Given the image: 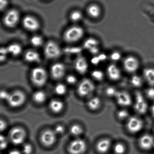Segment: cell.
Returning <instances> with one entry per match:
<instances>
[{
	"label": "cell",
	"instance_id": "cell-37",
	"mask_svg": "<svg viewBox=\"0 0 154 154\" xmlns=\"http://www.w3.org/2000/svg\"><path fill=\"white\" fill-rule=\"evenodd\" d=\"M117 115L119 119H120V120H124V119L128 118L129 113L127 110L122 109L118 112Z\"/></svg>",
	"mask_w": 154,
	"mask_h": 154
},
{
	"label": "cell",
	"instance_id": "cell-7",
	"mask_svg": "<svg viewBox=\"0 0 154 154\" xmlns=\"http://www.w3.org/2000/svg\"><path fill=\"white\" fill-rule=\"evenodd\" d=\"M86 142L80 138L75 139L71 142L68 146V151L70 154H82L87 149Z\"/></svg>",
	"mask_w": 154,
	"mask_h": 154
},
{
	"label": "cell",
	"instance_id": "cell-41",
	"mask_svg": "<svg viewBox=\"0 0 154 154\" xmlns=\"http://www.w3.org/2000/svg\"><path fill=\"white\" fill-rule=\"evenodd\" d=\"M121 58V54L117 51L114 52L110 55V58L114 61H118Z\"/></svg>",
	"mask_w": 154,
	"mask_h": 154
},
{
	"label": "cell",
	"instance_id": "cell-17",
	"mask_svg": "<svg viewBox=\"0 0 154 154\" xmlns=\"http://www.w3.org/2000/svg\"><path fill=\"white\" fill-rule=\"evenodd\" d=\"M116 98L118 104L121 106H129L132 104L131 96L128 93L125 91H118Z\"/></svg>",
	"mask_w": 154,
	"mask_h": 154
},
{
	"label": "cell",
	"instance_id": "cell-46",
	"mask_svg": "<svg viewBox=\"0 0 154 154\" xmlns=\"http://www.w3.org/2000/svg\"><path fill=\"white\" fill-rule=\"evenodd\" d=\"M99 48L98 46H96V47H94L91 48V49H90L88 51L90 53H91L92 55H96L99 53Z\"/></svg>",
	"mask_w": 154,
	"mask_h": 154
},
{
	"label": "cell",
	"instance_id": "cell-11",
	"mask_svg": "<svg viewBox=\"0 0 154 154\" xmlns=\"http://www.w3.org/2000/svg\"><path fill=\"white\" fill-rule=\"evenodd\" d=\"M41 141L44 146L47 147L53 146L57 141V134L54 130H45L42 132L40 137Z\"/></svg>",
	"mask_w": 154,
	"mask_h": 154
},
{
	"label": "cell",
	"instance_id": "cell-10",
	"mask_svg": "<svg viewBox=\"0 0 154 154\" xmlns=\"http://www.w3.org/2000/svg\"><path fill=\"white\" fill-rule=\"evenodd\" d=\"M148 108V104L144 97L140 92H137L134 105L135 111L139 115H144L147 112Z\"/></svg>",
	"mask_w": 154,
	"mask_h": 154
},
{
	"label": "cell",
	"instance_id": "cell-31",
	"mask_svg": "<svg viewBox=\"0 0 154 154\" xmlns=\"http://www.w3.org/2000/svg\"><path fill=\"white\" fill-rule=\"evenodd\" d=\"M67 89L65 85L63 84H57L55 88V93L59 96H63L66 93Z\"/></svg>",
	"mask_w": 154,
	"mask_h": 154
},
{
	"label": "cell",
	"instance_id": "cell-42",
	"mask_svg": "<svg viewBox=\"0 0 154 154\" xmlns=\"http://www.w3.org/2000/svg\"><path fill=\"white\" fill-rule=\"evenodd\" d=\"M10 95V93L6 90H0V99L7 101V99L9 98Z\"/></svg>",
	"mask_w": 154,
	"mask_h": 154
},
{
	"label": "cell",
	"instance_id": "cell-28",
	"mask_svg": "<svg viewBox=\"0 0 154 154\" xmlns=\"http://www.w3.org/2000/svg\"><path fill=\"white\" fill-rule=\"evenodd\" d=\"M30 42L34 47H40L43 44V38L40 35H34L31 39Z\"/></svg>",
	"mask_w": 154,
	"mask_h": 154
},
{
	"label": "cell",
	"instance_id": "cell-3",
	"mask_svg": "<svg viewBox=\"0 0 154 154\" xmlns=\"http://www.w3.org/2000/svg\"><path fill=\"white\" fill-rule=\"evenodd\" d=\"M44 53L47 58L54 59L60 56L61 49L57 42L53 41H49L44 47Z\"/></svg>",
	"mask_w": 154,
	"mask_h": 154
},
{
	"label": "cell",
	"instance_id": "cell-47",
	"mask_svg": "<svg viewBox=\"0 0 154 154\" xmlns=\"http://www.w3.org/2000/svg\"><path fill=\"white\" fill-rule=\"evenodd\" d=\"M91 64L94 65H97L100 63L101 61L100 60L98 56H95L91 60Z\"/></svg>",
	"mask_w": 154,
	"mask_h": 154
},
{
	"label": "cell",
	"instance_id": "cell-45",
	"mask_svg": "<svg viewBox=\"0 0 154 154\" xmlns=\"http://www.w3.org/2000/svg\"><path fill=\"white\" fill-rule=\"evenodd\" d=\"M54 131L57 135L62 134L65 132V128L63 126L58 125L56 127Z\"/></svg>",
	"mask_w": 154,
	"mask_h": 154
},
{
	"label": "cell",
	"instance_id": "cell-20",
	"mask_svg": "<svg viewBox=\"0 0 154 154\" xmlns=\"http://www.w3.org/2000/svg\"><path fill=\"white\" fill-rule=\"evenodd\" d=\"M25 60L29 62H38L41 61L40 56L37 51L29 50L25 52L24 55Z\"/></svg>",
	"mask_w": 154,
	"mask_h": 154
},
{
	"label": "cell",
	"instance_id": "cell-14",
	"mask_svg": "<svg viewBox=\"0 0 154 154\" xmlns=\"http://www.w3.org/2000/svg\"><path fill=\"white\" fill-rule=\"evenodd\" d=\"M66 71V67L64 64L60 62L55 63L51 68V77L55 80L62 78L65 76Z\"/></svg>",
	"mask_w": 154,
	"mask_h": 154
},
{
	"label": "cell",
	"instance_id": "cell-52",
	"mask_svg": "<svg viewBox=\"0 0 154 154\" xmlns=\"http://www.w3.org/2000/svg\"><path fill=\"white\" fill-rule=\"evenodd\" d=\"M151 111L152 115L154 118V103L152 105V107H151Z\"/></svg>",
	"mask_w": 154,
	"mask_h": 154
},
{
	"label": "cell",
	"instance_id": "cell-33",
	"mask_svg": "<svg viewBox=\"0 0 154 154\" xmlns=\"http://www.w3.org/2000/svg\"><path fill=\"white\" fill-rule=\"evenodd\" d=\"M131 84L135 87H140L142 86L143 81L142 78L137 76L132 77L131 80Z\"/></svg>",
	"mask_w": 154,
	"mask_h": 154
},
{
	"label": "cell",
	"instance_id": "cell-36",
	"mask_svg": "<svg viewBox=\"0 0 154 154\" xmlns=\"http://www.w3.org/2000/svg\"><path fill=\"white\" fill-rule=\"evenodd\" d=\"M118 92V91L115 88L111 86L108 87L106 91L107 96L108 97H116Z\"/></svg>",
	"mask_w": 154,
	"mask_h": 154
},
{
	"label": "cell",
	"instance_id": "cell-6",
	"mask_svg": "<svg viewBox=\"0 0 154 154\" xmlns=\"http://www.w3.org/2000/svg\"><path fill=\"white\" fill-rule=\"evenodd\" d=\"M126 127L128 131L131 134H137L143 129V122L139 118L131 117L128 119Z\"/></svg>",
	"mask_w": 154,
	"mask_h": 154
},
{
	"label": "cell",
	"instance_id": "cell-24",
	"mask_svg": "<svg viewBox=\"0 0 154 154\" xmlns=\"http://www.w3.org/2000/svg\"><path fill=\"white\" fill-rule=\"evenodd\" d=\"M9 54L13 56H17L20 55L22 51V48L20 44L13 43L6 47Z\"/></svg>",
	"mask_w": 154,
	"mask_h": 154
},
{
	"label": "cell",
	"instance_id": "cell-54",
	"mask_svg": "<svg viewBox=\"0 0 154 154\" xmlns=\"http://www.w3.org/2000/svg\"></svg>",
	"mask_w": 154,
	"mask_h": 154
},
{
	"label": "cell",
	"instance_id": "cell-34",
	"mask_svg": "<svg viewBox=\"0 0 154 154\" xmlns=\"http://www.w3.org/2000/svg\"><path fill=\"white\" fill-rule=\"evenodd\" d=\"M91 76L94 79L100 81L104 78V73L99 70H95L91 73Z\"/></svg>",
	"mask_w": 154,
	"mask_h": 154
},
{
	"label": "cell",
	"instance_id": "cell-44",
	"mask_svg": "<svg viewBox=\"0 0 154 154\" xmlns=\"http://www.w3.org/2000/svg\"><path fill=\"white\" fill-rule=\"evenodd\" d=\"M146 96L151 99H154V88L152 87L148 89L146 92Z\"/></svg>",
	"mask_w": 154,
	"mask_h": 154
},
{
	"label": "cell",
	"instance_id": "cell-4",
	"mask_svg": "<svg viewBox=\"0 0 154 154\" xmlns=\"http://www.w3.org/2000/svg\"><path fill=\"white\" fill-rule=\"evenodd\" d=\"M26 101L25 94L21 91L16 90L10 93L7 102L8 105L12 108H18L23 105Z\"/></svg>",
	"mask_w": 154,
	"mask_h": 154
},
{
	"label": "cell",
	"instance_id": "cell-19",
	"mask_svg": "<svg viewBox=\"0 0 154 154\" xmlns=\"http://www.w3.org/2000/svg\"><path fill=\"white\" fill-rule=\"evenodd\" d=\"M111 141L108 139H103L97 143L96 149L100 154H105L108 152L111 147Z\"/></svg>",
	"mask_w": 154,
	"mask_h": 154
},
{
	"label": "cell",
	"instance_id": "cell-50",
	"mask_svg": "<svg viewBox=\"0 0 154 154\" xmlns=\"http://www.w3.org/2000/svg\"><path fill=\"white\" fill-rule=\"evenodd\" d=\"M98 57L101 62L105 61L107 59V56L104 53H100L99 55H98Z\"/></svg>",
	"mask_w": 154,
	"mask_h": 154
},
{
	"label": "cell",
	"instance_id": "cell-23",
	"mask_svg": "<svg viewBox=\"0 0 154 154\" xmlns=\"http://www.w3.org/2000/svg\"><path fill=\"white\" fill-rule=\"evenodd\" d=\"M143 77L145 80L151 86L154 87V69H145L143 71Z\"/></svg>",
	"mask_w": 154,
	"mask_h": 154
},
{
	"label": "cell",
	"instance_id": "cell-21",
	"mask_svg": "<svg viewBox=\"0 0 154 154\" xmlns=\"http://www.w3.org/2000/svg\"><path fill=\"white\" fill-rule=\"evenodd\" d=\"M64 107V103L58 99H52L50 102V108L52 112L55 114L60 113Z\"/></svg>",
	"mask_w": 154,
	"mask_h": 154
},
{
	"label": "cell",
	"instance_id": "cell-43",
	"mask_svg": "<svg viewBox=\"0 0 154 154\" xmlns=\"http://www.w3.org/2000/svg\"><path fill=\"white\" fill-rule=\"evenodd\" d=\"M67 82L69 84L73 85L75 84L77 82V78L75 76L72 75H69L66 78Z\"/></svg>",
	"mask_w": 154,
	"mask_h": 154
},
{
	"label": "cell",
	"instance_id": "cell-29",
	"mask_svg": "<svg viewBox=\"0 0 154 154\" xmlns=\"http://www.w3.org/2000/svg\"><path fill=\"white\" fill-rule=\"evenodd\" d=\"M70 132L74 136H79L83 133V129L81 126L78 124H74L70 128Z\"/></svg>",
	"mask_w": 154,
	"mask_h": 154
},
{
	"label": "cell",
	"instance_id": "cell-26",
	"mask_svg": "<svg viewBox=\"0 0 154 154\" xmlns=\"http://www.w3.org/2000/svg\"><path fill=\"white\" fill-rule=\"evenodd\" d=\"M88 107L91 110L95 111L99 108L101 105V100L98 97H93L88 102Z\"/></svg>",
	"mask_w": 154,
	"mask_h": 154
},
{
	"label": "cell",
	"instance_id": "cell-9",
	"mask_svg": "<svg viewBox=\"0 0 154 154\" xmlns=\"http://www.w3.org/2000/svg\"><path fill=\"white\" fill-rule=\"evenodd\" d=\"M20 18L19 12L17 10L12 9L8 11L4 16V24L9 28H13L17 25Z\"/></svg>",
	"mask_w": 154,
	"mask_h": 154
},
{
	"label": "cell",
	"instance_id": "cell-1",
	"mask_svg": "<svg viewBox=\"0 0 154 154\" xmlns=\"http://www.w3.org/2000/svg\"><path fill=\"white\" fill-rule=\"evenodd\" d=\"M32 82L36 86L42 87L47 83L48 75L46 70L41 67H37L32 70L30 75Z\"/></svg>",
	"mask_w": 154,
	"mask_h": 154
},
{
	"label": "cell",
	"instance_id": "cell-22",
	"mask_svg": "<svg viewBox=\"0 0 154 154\" xmlns=\"http://www.w3.org/2000/svg\"><path fill=\"white\" fill-rule=\"evenodd\" d=\"M88 14L92 18L99 17L101 14V9L97 5L92 4L88 6L87 8Z\"/></svg>",
	"mask_w": 154,
	"mask_h": 154
},
{
	"label": "cell",
	"instance_id": "cell-40",
	"mask_svg": "<svg viewBox=\"0 0 154 154\" xmlns=\"http://www.w3.org/2000/svg\"><path fill=\"white\" fill-rule=\"evenodd\" d=\"M8 142L4 136L0 135V150H4L7 147Z\"/></svg>",
	"mask_w": 154,
	"mask_h": 154
},
{
	"label": "cell",
	"instance_id": "cell-13",
	"mask_svg": "<svg viewBox=\"0 0 154 154\" xmlns=\"http://www.w3.org/2000/svg\"><path fill=\"white\" fill-rule=\"evenodd\" d=\"M123 66L126 71L129 73H134L138 70L139 62L135 57L128 56L124 60Z\"/></svg>",
	"mask_w": 154,
	"mask_h": 154
},
{
	"label": "cell",
	"instance_id": "cell-27",
	"mask_svg": "<svg viewBox=\"0 0 154 154\" xmlns=\"http://www.w3.org/2000/svg\"><path fill=\"white\" fill-rule=\"evenodd\" d=\"M99 42L97 39L93 38H89L86 39L83 43V48L89 50L94 47L98 46Z\"/></svg>",
	"mask_w": 154,
	"mask_h": 154
},
{
	"label": "cell",
	"instance_id": "cell-49",
	"mask_svg": "<svg viewBox=\"0 0 154 154\" xmlns=\"http://www.w3.org/2000/svg\"><path fill=\"white\" fill-rule=\"evenodd\" d=\"M7 124L4 120L0 119V132L4 131L6 129Z\"/></svg>",
	"mask_w": 154,
	"mask_h": 154
},
{
	"label": "cell",
	"instance_id": "cell-15",
	"mask_svg": "<svg viewBox=\"0 0 154 154\" xmlns=\"http://www.w3.org/2000/svg\"><path fill=\"white\" fill-rule=\"evenodd\" d=\"M138 145L141 149L148 151L154 147V138L150 135H143L139 138Z\"/></svg>",
	"mask_w": 154,
	"mask_h": 154
},
{
	"label": "cell",
	"instance_id": "cell-38",
	"mask_svg": "<svg viewBox=\"0 0 154 154\" xmlns=\"http://www.w3.org/2000/svg\"><path fill=\"white\" fill-rule=\"evenodd\" d=\"M32 151L33 147L30 144H25L23 147V152L24 154H31Z\"/></svg>",
	"mask_w": 154,
	"mask_h": 154
},
{
	"label": "cell",
	"instance_id": "cell-16",
	"mask_svg": "<svg viewBox=\"0 0 154 154\" xmlns=\"http://www.w3.org/2000/svg\"><path fill=\"white\" fill-rule=\"evenodd\" d=\"M75 68L81 75L85 74L88 69V64L86 59L82 56L78 57L75 61Z\"/></svg>",
	"mask_w": 154,
	"mask_h": 154
},
{
	"label": "cell",
	"instance_id": "cell-2",
	"mask_svg": "<svg viewBox=\"0 0 154 154\" xmlns=\"http://www.w3.org/2000/svg\"><path fill=\"white\" fill-rule=\"evenodd\" d=\"M84 30L80 26H73L68 28L64 33V39L68 43L79 41L83 37Z\"/></svg>",
	"mask_w": 154,
	"mask_h": 154
},
{
	"label": "cell",
	"instance_id": "cell-25",
	"mask_svg": "<svg viewBox=\"0 0 154 154\" xmlns=\"http://www.w3.org/2000/svg\"><path fill=\"white\" fill-rule=\"evenodd\" d=\"M32 99L34 102L38 104H42L46 101L47 96L46 93L42 91H37L32 96Z\"/></svg>",
	"mask_w": 154,
	"mask_h": 154
},
{
	"label": "cell",
	"instance_id": "cell-18",
	"mask_svg": "<svg viewBox=\"0 0 154 154\" xmlns=\"http://www.w3.org/2000/svg\"><path fill=\"white\" fill-rule=\"evenodd\" d=\"M107 73L109 77L111 80H119L121 77L120 69L118 66L114 64H110L108 67Z\"/></svg>",
	"mask_w": 154,
	"mask_h": 154
},
{
	"label": "cell",
	"instance_id": "cell-8",
	"mask_svg": "<svg viewBox=\"0 0 154 154\" xmlns=\"http://www.w3.org/2000/svg\"><path fill=\"white\" fill-rule=\"evenodd\" d=\"M26 137V131L21 127H14L10 132V139L14 144H21L23 143Z\"/></svg>",
	"mask_w": 154,
	"mask_h": 154
},
{
	"label": "cell",
	"instance_id": "cell-48",
	"mask_svg": "<svg viewBox=\"0 0 154 154\" xmlns=\"http://www.w3.org/2000/svg\"><path fill=\"white\" fill-rule=\"evenodd\" d=\"M8 5L7 0H0V11H2L7 7Z\"/></svg>",
	"mask_w": 154,
	"mask_h": 154
},
{
	"label": "cell",
	"instance_id": "cell-51",
	"mask_svg": "<svg viewBox=\"0 0 154 154\" xmlns=\"http://www.w3.org/2000/svg\"><path fill=\"white\" fill-rule=\"evenodd\" d=\"M9 154H21V153L18 150H14L11 151Z\"/></svg>",
	"mask_w": 154,
	"mask_h": 154
},
{
	"label": "cell",
	"instance_id": "cell-12",
	"mask_svg": "<svg viewBox=\"0 0 154 154\" xmlns=\"http://www.w3.org/2000/svg\"><path fill=\"white\" fill-rule=\"evenodd\" d=\"M23 25L26 30L30 31H36L40 27L39 22L35 17L27 15L23 20Z\"/></svg>",
	"mask_w": 154,
	"mask_h": 154
},
{
	"label": "cell",
	"instance_id": "cell-35",
	"mask_svg": "<svg viewBox=\"0 0 154 154\" xmlns=\"http://www.w3.org/2000/svg\"><path fill=\"white\" fill-rule=\"evenodd\" d=\"M8 52L7 48L0 47V62L5 61L8 57Z\"/></svg>",
	"mask_w": 154,
	"mask_h": 154
},
{
	"label": "cell",
	"instance_id": "cell-32",
	"mask_svg": "<svg viewBox=\"0 0 154 154\" xmlns=\"http://www.w3.org/2000/svg\"><path fill=\"white\" fill-rule=\"evenodd\" d=\"M114 151L116 154H124L126 152L125 146L122 143H118L114 146Z\"/></svg>",
	"mask_w": 154,
	"mask_h": 154
},
{
	"label": "cell",
	"instance_id": "cell-39",
	"mask_svg": "<svg viewBox=\"0 0 154 154\" xmlns=\"http://www.w3.org/2000/svg\"><path fill=\"white\" fill-rule=\"evenodd\" d=\"M65 51L67 53L77 54L82 51V49L79 47H70L66 48L65 49Z\"/></svg>",
	"mask_w": 154,
	"mask_h": 154
},
{
	"label": "cell",
	"instance_id": "cell-53",
	"mask_svg": "<svg viewBox=\"0 0 154 154\" xmlns=\"http://www.w3.org/2000/svg\"></svg>",
	"mask_w": 154,
	"mask_h": 154
},
{
	"label": "cell",
	"instance_id": "cell-5",
	"mask_svg": "<svg viewBox=\"0 0 154 154\" xmlns=\"http://www.w3.org/2000/svg\"><path fill=\"white\" fill-rule=\"evenodd\" d=\"M94 83L88 79L82 80L77 87V93L81 97H86L90 95L95 90Z\"/></svg>",
	"mask_w": 154,
	"mask_h": 154
},
{
	"label": "cell",
	"instance_id": "cell-30",
	"mask_svg": "<svg viewBox=\"0 0 154 154\" xmlns=\"http://www.w3.org/2000/svg\"><path fill=\"white\" fill-rule=\"evenodd\" d=\"M70 20L74 22H77L81 20L82 18V12L79 11H74L69 15Z\"/></svg>",
	"mask_w": 154,
	"mask_h": 154
}]
</instances>
